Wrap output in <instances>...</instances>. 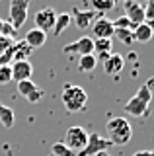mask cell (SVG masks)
I'll use <instances>...</instances> for the list:
<instances>
[{
  "label": "cell",
  "mask_w": 154,
  "mask_h": 156,
  "mask_svg": "<svg viewBox=\"0 0 154 156\" xmlns=\"http://www.w3.org/2000/svg\"><path fill=\"white\" fill-rule=\"evenodd\" d=\"M61 100H62V105H65V109L68 113H80V111L86 109V104H88V92L82 86L65 84L62 86Z\"/></svg>",
  "instance_id": "1"
},
{
  "label": "cell",
  "mask_w": 154,
  "mask_h": 156,
  "mask_svg": "<svg viewBox=\"0 0 154 156\" xmlns=\"http://www.w3.org/2000/svg\"><path fill=\"white\" fill-rule=\"evenodd\" d=\"M105 129H107V140H111L113 144H127L133 136L131 123L125 117H111Z\"/></svg>",
  "instance_id": "2"
},
{
  "label": "cell",
  "mask_w": 154,
  "mask_h": 156,
  "mask_svg": "<svg viewBox=\"0 0 154 156\" xmlns=\"http://www.w3.org/2000/svg\"><path fill=\"white\" fill-rule=\"evenodd\" d=\"M150 100H152V94L146 90V86H141L137 90V94H135L129 101H125L123 109L127 111L131 117H144L148 113V105H150Z\"/></svg>",
  "instance_id": "3"
},
{
  "label": "cell",
  "mask_w": 154,
  "mask_h": 156,
  "mask_svg": "<svg viewBox=\"0 0 154 156\" xmlns=\"http://www.w3.org/2000/svg\"><path fill=\"white\" fill-rule=\"evenodd\" d=\"M86 143H88V133H86L82 127H70L65 133V140H62V144L76 154L86 146Z\"/></svg>",
  "instance_id": "4"
},
{
  "label": "cell",
  "mask_w": 154,
  "mask_h": 156,
  "mask_svg": "<svg viewBox=\"0 0 154 156\" xmlns=\"http://www.w3.org/2000/svg\"><path fill=\"white\" fill-rule=\"evenodd\" d=\"M111 146H113L111 140L100 136V133H88V143H86V146L76 156H96L98 152L107 150V148H111Z\"/></svg>",
  "instance_id": "5"
},
{
  "label": "cell",
  "mask_w": 154,
  "mask_h": 156,
  "mask_svg": "<svg viewBox=\"0 0 154 156\" xmlns=\"http://www.w3.org/2000/svg\"><path fill=\"white\" fill-rule=\"evenodd\" d=\"M27 8H30V0H10V20L8 22L20 29L27 20Z\"/></svg>",
  "instance_id": "6"
},
{
  "label": "cell",
  "mask_w": 154,
  "mask_h": 156,
  "mask_svg": "<svg viewBox=\"0 0 154 156\" xmlns=\"http://www.w3.org/2000/svg\"><path fill=\"white\" fill-rule=\"evenodd\" d=\"M62 51L66 53V55H92L94 53V39L88 37V35H82L80 39H76V41L68 43Z\"/></svg>",
  "instance_id": "7"
},
{
  "label": "cell",
  "mask_w": 154,
  "mask_h": 156,
  "mask_svg": "<svg viewBox=\"0 0 154 156\" xmlns=\"http://www.w3.org/2000/svg\"><path fill=\"white\" fill-rule=\"evenodd\" d=\"M55 20H57V12L53 8H41L39 12L33 16V22H35V27L41 29V31H51L53 26H55Z\"/></svg>",
  "instance_id": "8"
},
{
  "label": "cell",
  "mask_w": 154,
  "mask_h": 156,
  "mask_svg": "<svg viewBox=\"0 0 154 156\" xmlns=\"http://www.w3.org/2000/svg\"><path fill=\"white\" fill-rule=\"evenodd\" d=\"M72 20H74V23H76V27L78 29H90L94 26V22L98 20L102 14H98V12H94V10H78V8H74L72 10Z\"/></svg>",
  "instance_id": "9"
},
{
  "label": "cell",
  "mask_w": 154,
  "mask_h": 156,
  "mask_svg": "<svg viewBox=\"0 0 154 156\" xmlns=\"http://www.w3.org/2000/svg\"><path fill=\"white\" fill-rule=\"evenodd\" d=\"M125 18L131 22L133 29L137 26H141V23L146 22V18H144V6L138 2H125Z\"/></svg>",
  "instance_id": "10"
},
{
  "label": "cell",
  "mask_w": 154,
  "mask_h": 156,
  "mask_svg": "<svg viewBox=\"0 0 154 156\" xmlns=\"http://www.w3.org/2000/svg\"><path fill=\"white\" fill-rule=\"evenodd\" d=\"M90 29H92V33H94L96 39H111L113 33H115L113 22H111V20H107V18H103V16H100L98 20H96L94 26L90 27Z\"/></svg>",
  "instance_id": "11"
},
{
  "label": "cell",
  "mask_w": 154,
  "mask_h": 156,
  "mask_svg": "<svg viewBox=\"0 0 154 156\" xmlns=\"http://www.w3.org/2000/svg\"><path fill=\"white\" fill-rule=\"evenodd\" d=\"M12 68V80L16 82H22V80H31V74H33V66L30 61H16L10 65Z\"/></svg>",
  "instance_id": "12"
},
{
  "label": "cell",
  "mask_w": 154,
  "mask_h": 156,
  "mask_svg": "<svg viewBox=\"0 0 154 156\" xmlns=\"http://www.w3.org/2000/svg\"><path fill=\"white\" fill-rule=\"evenodd\" d=\"M102 65H103V72L107 76H119V72H121L123 66H125V58L119 55V53H111Z\"/></svg>",
  "instance_id": "13"
},
{
  "label": "cell",
  "mask_w": 154,
  "mask_h": 156,
  "mask_svg": "<svg viewBox=\"0 0 154 156\" xmlns=\"http://www.w3.org/2000/svg\"><path fill=\"white\" fill-rule=\"evenodd\" d=\"M23 41L30 45L33 51L35 49H39L45 45V41H47V33L45 31H41V29H37V27H31L30 31L26 33V37H23Z\"/></svg>",
  "instance_id": "14"
},
{
  "label": "cell",
  "mask_w": 154,
  "mask_h": 156,
  "mask_svg": "<svg viewBox=\"0 0 154 156\" xmlns=\"http://www.w3.org/2000/svg\"><path fill=\"white\" fill-rule=\"evenodd\" d=\"M111 47H113L111 39H94V53L98 55V57H96V58H98V62L100 61L103 62L105 58L111 55V53H113Z\"/></svg>",
  "instance_id": "15"
},
{
  "label": "cell",
  "mask_w": 154,
  "mask_h": 156,
  "mask_svg": "<svg viewBox=\"0 0 154 156\" xmlns=\"http://www.w3.org/2000/svg\"><path fill=\"white\" fill-rule=\"evenodd\" d=\"M12 51H14V62L16 61H30V57H31V51L33 49L27 45L26 41H14V45H12Z\"/></svg>",
  "instance_id": "16"
},
{
  "label": "cell",
  "mask_w": 154,
  "mask_h": 156,
  "mask_svg": "<svg viewBox=\"0 0 154 156\" xmlns=\"http://www.w3.org/2000/svg\"><path fill=\"white\" fill-rule=\"evenodd\" d=\"M70 22H72V16L68 12H62V14H57V20H55V26H53V35L55 37H59L62 31H65L66 27L70 26Z\"/></svg>",
  "instance_id": "17"
},
{
  "label": "cell",
  "mask_w": 154,
  "mask_h": 156,
  "mask_svg": "<svg viewBox=\"0 0 154 156\" xmlns=\"http://www.w3.org/2000/svg\"><path fill=\"white\" fill-rule=\"evenodd\" d=\"M14 121H16V115H14V109L4 104H0V123L2 127H6V129H12L14 127Z\"/></svg>",
  "instance_id": "18"
},
{
  "label": "cell",
  "mask_w": 154,
  "mask_h": 156,
  "mask_svg": "<svg viewBox=\"0 0 154 156\" xmlns=\"http://www.w3.org/2000/svg\"><path fill=\"white\" fill-rule=\"evenodd\" d=\"M133 37H135V41H138V43H146V41L152 39V29L144 22V23H141V26H137L133 29Z\"/></svg>",
  "instance_id": "19"
},
{
  "label": "cell",
  "mask_w": 154,
  "mask_h": 156,
  "mask_svg": "<svg viewBox=\"0 0 154 156\" xmlns=\"http://www.w3.org/2000/svg\"><path fill=\"white\" fill-rule=\"evenodd\" d=\"M96 66H98V58H96L94 53L92 55H82L78 58V70L80 72H92Z\"/></svg>",
  "instance_id": "20"
},
{
  "label": "cell",
  "mask_w": 154,
  "mask_h": 156,
  "mask_svg": "<svg viewBox=\"0 0 154 156\" xmlns=\"http://www.w3.org/2000/svg\"><path fill=\"white\" fill-rule=\"evenodd\" d=\"M117 2H119V0H90V4H92L94 12H98V14H103V12H109V10H113Z\"/></svg>",
  "instance_id": "21"
},
{
  "label": "cell",
  "mask_w": 154,
  "mask_h": 156,
  "mask_svg": "<svg viewBox=\"0 0 154 156\" xmlns=\"http://www.w3.org/2000/svg\"><path fill=\"white\" fill-rule=\"evenodd\" d=\"M37 88H39V86H37L33 80H22V82H18V94L23 96V98H27L33 90H37Z\"/></svg>",
  "instance_id": "22"
},
{
  "label": "cell",
  "mask_w": 154,
  "mask_h": 156,
  "mask_svg": "<svg viewBox=\"0 0 154 156\" xmlns=\"http://www.w3.org/2000/svg\"><path fill=\"white\" fill-rule=\"evenodd\" d=\"M113 35L117 37L121 43H125V45H131V43L135 41V37H133V29H115Z\"/></svg>",
  "instance_id": "23"
},
{
  "label": "cell",
  "mask_w": 154,
  "mask_h": 156,
  "mask_svg": "<svg viewBox=\"0 0 154 156\" xmlns=\"http://www.w3.org/2000/svg\"><path fill=\"white\" fill-rule=\"evenodd\" d=\"M51 154H53V156H76V152H72L70 148H66V146L62 144V140H61V143H55V144H53Z\"/></svg>",
  "instance_id": "24"
},
{
  "label": "cell",
  "mask_w": 154,
  "mask_h": 156,
  "mask_svg": "<svg viewBox=\"0 0 154 156\" xmlns=\"http://www.w3.org/2000/svg\"><path fill=\"white\" fill-rule=\"evenodd\" d=\"M12 82V68L10 65H0V86Z\"/></svg>",
  "instance_id": "25"
},
{
  "label": "cell",
  "mask_w": 154,
  "mask_h": 156,
  "mask_svg": "<svg viewBox=\"0 0 154 156\" xmlns=\"http://www.w3.org/2000/svg\"><path fill=\"white\" fill-rule=\"evenodd\" d=\"M0 35H2V37H8V39H12V41H14V37H16V27H14L10 22H4Z\"/></svg>",
  "instance_id": "26"
},
{
  "label": "cell",
  "mask_w": 154,
  "mask_h": 156,
  "mask_svg": "<svg viewBox=\"0 0 154 156\" xmlns=\"http://www.w3.org/2000/svg\"><path fill=\"white\" fill-rule=\"evenodd\" d=\"M113 27L115 29H133V26H131V22H129L125 16H121V18H117L113 22Z\"/></svg>",
  "instance_id": "27"
},
{
  "label": "cell",
  "mask_w": 154,
  "mask_h": 156,
  "mask_svg": "<svg viewBox=\"0 0 154 156\" xmlns=\"http://www.w3.org/2000/svg\"><path fill=\"white\" fill-rule=\"evenodd\" d=\"M43 94H45V92L41 90V88H37V90H33L30 96L26 98L27 101H30V104H37V101H41V98H43Z\"/></svg>",
  "instance_id": "28"
},
{
  "label": "cell",
  "mask_w": 154,
  "mask_h": 156,
  "mask_svg": "<svg viewBox=\"0 0 154 156\" xmlns=\"http://www.w3.org/2000/svg\"><path fill=\"white\" fill-rule=\"evenodd\" d=\"M12 45H14L12 39H8V37H2V35H0V57H2V55H4V53H6Z\"/></svg>",
  "instance_id": "29"
},
{
  "label": "cell",
  "mask_w": 154,
  "mask_h": 156,
  "mask_svg": "<svg viewBox=\"0 0 154 156\" xmlns=\"http://www.w3.org/2000/svg\"><path fill=\"white\" fill-rule=\"evenodd\" d=\"M144 18L148 20H154V0H150V2H146V6H144Z\"/></svg>",
  "instance_id": "30"
},
{
  "label": "cell",
  "mask_w": 154,
  "mask_h": 156,
  "mask_svg": "<svg viewBox=\"0 0 154 156\" xmlns=\"http://www.w3.org/2000/svg\"><path fill=\"white\" fill-rule=\"evenodd\" d=\"M146 90L150 92V94H154V76H150V78H146Z\"/></svg>",
  "instance_id": "31"
},
{
  "label": "cell",
  "mask_w": 154,
  "mask_h": 156,
  "mask_svg": "<svg viewBox=\"0 0 154 156\" xmlns=\"http://www.w3.org/2000/svg\"><path fill=\"white\" fill-rule=\"evenodd\" d=\"M133 156H154V150H137Z\"/></svg>",
  "instance_id": "32"
},
{
  "label": "cell",
  "mask_w": 154,
  "mask_h": 156,
  "mask_svg": "<svg viewBox=\"0 0 154 156\" xmlns=\"http://www.w3.org/2000/svg\"><path fill=\"white\" fill-rule=\"evenodd\" d=\"M146 26L152 29V37H154V20H148V22H146Z\"/></svg>",
  "instance_id": "33"
},
{
  "label": "cell",
  "mask_w": 154,
  "mask_h": 156,
  "mask_svg": "<svg viewBox=\"0 0 154 156\" xmlns=\"http://www.w3.org/2000/svg\"><path fill=\"white\" fill-rule=\"evenodd\" d=\"M96 156H111V154H109L107 150H102V152H98V154H96Z\"/></svg>",
  "instance_id": "34"
},
{
  "label": "cell",
  "mask_w": 154,
  "mask_h": 156,
  "mask_svg": "<svg viewBox=\"0 0 154 156\" xmlns=\"http://www.w3.org/2000/svg\"><path fill=\"white\" fill-rule=\"evenodd\" d=\"M2 23H4V20H0V31H2Z\"/></svg>",
  "instance_id": "35"
},
{
  "label": "cell",
  "mask_w": 154,
  "mask_h": 156,
  "mask_svg": "<svg viewBox=\"0 0 154 156\" xmlns=\"http://www.w3.org/2000/svg\"><path fill=\"white\" fill-rule=\"evenodd\" d=\"M123 2H133V0H123Z\"/></svg>",
  "instance_id": "36"
},
{
  "label": "cell",
  "mask_w": 154,
  "mask_h": 156,
  "mask_svg": "<svg viewBox=\"0 0 154 156\" xmlns=\"http://www.w3.org/2000/svg\"><path fill=\"white\" fill-rule=\"evenodd\" d=\"M146 2H150V0H146Z\"/></svg>",
  "instance_id": "37"
}]
</instances>
